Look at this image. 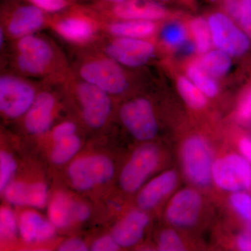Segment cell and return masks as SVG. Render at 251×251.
I'll return each instance as SVG.
<instances>
[{"label": "cell", "mask_w": 251, "mask_h": 251, "mask_svg": "<svg viewBox=\"0 0 251 251\" xmlns=\"http://www.w3.org/2000/svg\"><path fill=\"white\" fill-rule=\"evenodd\" d=\"M183 170L191 182L206 187L212 181L213 153L209 143L199 135L189 137L181 149Z\"/></svg>", "instance_id": "obj_1"}, {"label": "cell", "mask_w": 251, "mask_h": 251, "mask_svg": "<svg viewBox=\"0 0 251 251\" xmlns=\"http://www.w3.org/2000/svg\"><path fill=\"white\" fill-rule=\"evenodd\" d=\"M119 64L108 55L86 61L79 69L82 80L105 91L109 94L123 93L128 88L125 72Z\"/></svg>", "instance_id": "obj_2"}, {"label": "cell", "mask_w": 251, "mask_h": 251, "mask_svg": "<svg viewBox=\"0 0 251 251\" xmlns=\"http://www.w3.org/2000/svg\"><path fill=\"white\" fill-rule=\"evenodd\" d=\"M16 52V66L25 75L41 76L53 66V49L39 36L30 34L20 38Z\"/></svg>", "instance_id": "obj_3"}, {"label": "cell", "mask_w": 251, "mask_h": 251, "mask_svg": "<svg viewBox=\"0 0 251 251\" xmlns=\"http://www.w3.org/2000/svg\"><path fill=\"white\" fill-rule=\"evenodd\" d=\"M212 181L227 192L251 191V163L242 155L229 153L213 163Z\"/></svg>", "instance_id": "obj_4"}, {"label": "cell", "mask_w": 251, "mask_h": 251, "mask_svg": "<svg viewBox=\"0 0 251 251\" xmlns=\"http://www.w3.org/2000/svg\"><path fill=\"white\" fill-rule=\"evenodd\" d=\"M115 168L110 158L102 155H93L73 162L68 175L74 188L87 191L108 182L113 176Z\"/></svg>", "instance_id": "obj_5"}, {"label": "cell", "mask_w": 251, "mask_h": 251, "mask_svg": "<svg viewBox=\"0 0 251 251\" xmlns=\"http://www.w3.org/2000/svg\"><path fill=\"white\" fill-rule=\"evenodd\" d=\"M233 21L229 16L220 12L210 15L207 19L212 43L216 49L231 57H239L250 49L251 39Z\"/></svg>", "instance_id": "obj_6"}, {"label": "cell", "mask_w": 251, "mask_h": 251, "mask_svg": "<svg viewBox=\"0 0 251 251\" xmlns=\"http://www.w3.org/2000/svg\"><path fill=\"white\" fill-rule=\"evenodd\" d=\"M36 97L34 87L27 81L14 75H1L0 110L5 117L15 119L26 114Z\"/></svg>", "instance_id": "obj_7"}, {"label": "cell", "mask_w": 251, "mask_h": 251, "mask_svg": "<svg viewBox=\"0 0 251 251\" xmlns=\"http://www.w3.org/2000/svg\"><path fill=\"white\" fill-rule=\"evenodd\" d=\"M160 152L153 145L137 149L122 169L120 183L124 191L134 193L139 190L158 166Z\"/></svg>", "instance_id": "obj_8"}, {"label": "cell", "mask_w": 251, "mask_h": 251, "mask_svg": "<svg viewBox=\"0 0 251 251\" xmlns=\"http://www.w3.org/2000/svg\"><path fill=\"white\" fill-rule=\"evenodd\" d=\"M120 116L126 128L136 139L148 141L156 136L158 124L148 99L138 98L127 102L122 107Z\"/></svg>", "instance_id": "obj_9"}, {"label": "cell", "mask_w": 251, "mask_h": 251, "mask_svg": "<svg viewBox=\"0 0 251 251\" xmlns=\"http://www.w3.org/2000/svg\"><path fill=\"white\" fill-rule=\"evenodd\" d=\"M75 90L85 123L93 128L103 126L111 112L110 94L82 80L77 82Z\"/></svg>", "instance_id": "obj_10"}, {"label": "cell", "mask_w": 251, "mask_h": 251, "mask_svg": "<svg viewBox=\"0 0 251 251\" xmlns=\"http://www.w3.org/2000/svg\"><path fill=\"white\" fill-rule=\"evenodd\" d=\"M202 204V197L196 189L187 188L180 190L167 206L166 219L176 227H191L199 219Z\"/></svg>", "instance_id": "obj_11"}, {"label": "cell", "mask_w": 251, "mask_h": 251, "mask_svg": "<svg viewBox=\"0 0 251 251\" xmlns=\"http://www.w3.org/2000/svg\"><path fill=\"white\" fill-rule=\"evenodd\" d=\"M105 51L108 57L121 65L138 67L152 57L154 46L141 39L115 37L107 44Z\"/></svg>", "instance_id": "obj_12"}, {"label": "cell", "mask_w": 251, "mask_h": 251, "mask_svg": "<svg viewBox=\"0 0 251 251\" xmlns=\"http://www.w3.org/2000/svg\"><path fill=\"white\" fill-rule=\"evenodd\" d=\"M6 8V30L10 36L22 38L40 29L45 23V12L32 4L10 5Z\"/></svg>", "instance_id": "obj_13"}, {"label": "cell", "mask_w": 251, "mask_h": 251, "mask_svg": "<svg viewBox=\"0 0 251 251\" xmlns=\"http://www.w3.org/2000/svg\"><path fill=\"white\" fill-rule=\"evenodd\" d=\"M99 4L120 20L155 21L163 19L167 15L166 9L153 0H126L117 4Z\"/></svg>", "instance_id": "obj_14"}, {"label": "cell", "mask_w": 251, "mask_h": 251, "mask_svg": "<svg viewBox=\"0 0 251 251\" xmlns=\"http://www.w3.org/2000/svg\"><path fill=\"white\" fill-rule=\"evenodd\" d=\"M94 21L82 10L75 9L74 12L61 18L54 29L65 40L74 44H85L91 41L97 31Z\"/></svg>", "instance_id": "obj_15"}, {"label": "cell", "mask_w": 251, "mask_h": 251, "mask_svg": "<svg viewBox=\"0 0 251 251\" xmlns=\"http://www.w3.org/2000/svg\"><path fill=\"white\" fill-rule=\"evenodd\" d=\"M150 223V218L142 210L130 211L115 226L112 237L120 247H133L140 242Z\"/></svg>", "instance_id": "obj_16"}, {"label": "cell", "mask_w": 251, "mask_h": 251, "mask_svg": "<svg viewBox=\"0 0 251 251\" xmlns=\"http://www.w3.org/2000/svg\"><path fill=\"white\" fill-rule=\"evenodd\" d=\"M54 106L53 94L48 92L38 94L25 117V126L27 131L41 134L49 129L52 124Z\"/></svg>", "instance_id": "obj_17"}, {"label": "cell", "mask_w": 251, "mask_h": 251, "mask_svg": "<svg viewBox=\"0 0 251 251\" xmlns=\"http://www.w3.org/2000/svg\"><path fill=\"white\" fill-rule=\"evenodd\" d=\"M177 183L178 175L175 171L161 173L140 191L137 198L138 206L142 209H152L174 191Z\"/></svg>", "instance_id": "obj_18"}, {"label": "cell", "mask_w": 251, "mask_h": 251, "mask_svg": "<svg viewBox=\"0 0 251 251\" xmlns=\"http://www.w3.org/2000/svg\"><path fill=\"white\" fill-rule=\"evenodd\" d=\"M4 194L6 201L14 205L42 208L47 202L48 188L41 182H14L8 185Z\"/></svg>", "instance_id": "obj_19"}, {"label": "cell", "mask_w": 251, "mask_h": 251, "mask_svg": "<svg viewBox=\"0 0 251 251\" xmlns=\"http://www.w3.org/2000/svg\"><path fill=\"white\" fill-rule=\"evenodd\" d=\"M55 226L35 211H25L20 218L19 229L27 243L42 242L53 237Z\"/></svg>", "instance_id": "obj_20"}, {"label": "cell", "mask_w": 251, "mask_h": 251, "mask_svg": "<svg viewBox=\"0 0 251 251\" xmlns=\"http://www.w3.org/2000/svg\"><path fill=\"white\" fill-rule=\"evenodd\" d=\"M108 30L115 37L145 39L156 31L154 21L120 20L109 25Z\"/></svg>", "instance_id": "obj_21"}, {"label": "cell", "mask_w": 251, "mask_h": 251, "mask_svg": "<svg viewBox=\"0 0 251 251\" xmlns=\"http://www.w3.org/2000/svg\"><path fill=\"white\" fill-rule=\"evenodd\" d=\"M74 206L65 194L58 193L54 196L50 204L49 216L50 221L56 227L63 228L67 227L74 221Z\"/></svg>", "instance_id": "obj_22"}, {"label": "cell", "mask_w": 251, "mask_h": 251, "mask_svg": "<svg viewBox=\"0 0 251 251\" xmlns=\"http://www.w3.org/2000/svg\"><path fill=\"white\" fill-rule=\"evenodd\" d=\"M228 54L216 49L203 54L198 63L201 68L211 77L224 76L230 69L232 58Z\"/></svg>", "instance_id": "obj_23"}, {"label": "cell", "mask_w": 251, "mask_h": 251, "mask_svg": "<svg viewBox=\"0 0 251 251\" xmlns=\"http://www.w3.org/2000/svg\"><path fill=\"white\" fill-rule=\"evenodd\" d=\"M188 78L202 92L206 97L214 98L219 93V85L207 73L204 72L198 62L190 64L186 71Z\"/></svg>", "instance_id": "obj_24"}, {"label": "cell", "mask_w": 251, "mask_h": 251, "mask_svg": "<svg viewBox=\"0 0 251 251\" xmlns=\"http://www.w3.org/2000/svg\"><path fill=\"white\" fill-rule=\"evenodd\" d=\"M80 147L81 140L75 134L58 140L52 149L51 160L54 164H64L76 154Z\"/></svg>", "instance_id": "obj_25"}, {"label": "cell", "mask_w": 251, "mask_h": 251, "mask_svg": "<svg viewBox=\"0 0 251 251\" xmlns=\"http://www.w3.org/2000/svg\"><path fill=\"white\" fill-rule=\"evenodd\" d=\"M189 28L197 52L202 54L208 52L213 44L208 21L202 18H193L189 23Z\"/></svg>", "instance_id": "obj_26"}, {"label": "cell", "mask_w": 251, "mask_h": 251, "mask_svg": "<svg viewBox=\"0 0 251 251\" xmlns=\"http://www.w3.org/2000/svg\"><path fill=\"white\" fill-rule=\"evenodd\" d=\"M177 89L183 100L190 108L201 110L206 105V96L188 77L181 76L178 78Z\"/></svg>", "instance_id": "obj_27"}, {"label": "cell", "mask_w": 251, "mask_h": 251, "mask_svg": "<svg viewBox=\"0 0 251 251\" xmlns=\"http://www.w3.org/2000/svg\"><path fill=\"white\" fill-rule=\"evenodd\" d=\"M232 209L245 223L247 231L251 232V196L244 191L232 193L229 197Z\"/></svg>", "instance_id": "obj_28"}, {"label": "cell", "mask_w": 251, "mask_h": 251, "mask_svg": "<svg viewBox=\"0 0 251 251\" xmlns=\"http://www.w3.org/2000/svg\"><path fill=\"white\" fill-rule=\"evenodd\" d=\"M161 37L167 46L180 47L186 42L187 31L181 23H172L163 28Z\"/></svg>", "instance_id": "obj_29"}, {"label": "cell", "mask_w": 251, "mask_h": 251, "mask_svg": "<svg viewBox=\"0 0 251 251\" xmlns=\"http://www.w3.org/2000/svg\"><path fill=\"white\" fill-rule=\"evenodd\" d=\"M16 171V161L12 155L5 151L0 153V191L4 192Z\"/></svg>", "instance_id": "obj_30"}, {"label": "cell", "mask_w": 251, "mask_h": 251, "mask_svg": "<svg viewBox=\"0 0 251 251\" xmlns=\"http://www.w3.org/2000/svg\"><path fill=\"white\" fill-rule=\"evenodd\" d=\"M158 250L161 251H181L185 250L182 239L174 229L162 231L158 238Z\"/></svg>", "instance_id": "obj_31"}, {"label": "cell", "mask_w": 251, "mask_h": 251, "mask_svg": "<svg viewBox=\"0 0 251 251\" xmlns=\"http://www.w3.org/2000/svg\"><path fill=\"white\" fill-rule=\"evenodd\" d=\"M17 224L13 211L2 207L0 210V235L1 239H10L14 237Z\"/></svg>", "instance_id": "obj_32"}, {"label": "cell", "mask_w": 251, "mask_h": 251, "mask_svg": "<svg viewBox=\"0 0 251 251\" xmlns=\"http://www.w3.org/2000/svg\"><path fill=\"white\" fill-rule=\"evenodd\" d=\"M31 4L35 5L45 13H58L67 9L72 3V0H29Z\"/></svg>", "instance_id": "obj_33"}, {"label": "cell", "mask_w": 251, "mask_h": 251, "mask_svg": "<svg viewBox=\"0 0 251 251\" xmlns=\"http://www.w3.org/2000/svg\"><path fill=\"white\" fill-rule=\"evenodd\" d=\"M237 120L242 123L251 122V87L247 89L239 100L236 112Z\"/></svg>", "instance_id": "obj_34"}, {"label": "cell", "mask_w": 251, "mask_h": 251, "mask_svg": "<svg viewBox=\"0 0 251 251\" xmlns=\"http://www.w3.org/2000/svg\"><path fill=\"white\" fill-rule=\"evenodd\" d=\"M237 23L251 39V0H241L240 15Z\"/></svg>", "instance_id": "obj_35"}, {"label": "cell", "mask_w": 251, "mask_h": 251, "mask_svg": "<svg viewBox=\"0 0 251 251\" xmlns=\"http://www.w3.org/2000/svg\"><path fill=\"white\" fill-rule=\"evenodd\" d=\"M75 131H76V125L75 124L71 122H63L54 128L52 132V138L54 142H57L63 138L75 134Z\"/></svg>", "instance_id": "obj_36"}, {"label": "cell", "mask_w": 251, "mask_h": 251, "mask_svg": "<svg viewBox=\"0 0 251 251\" xmlns=\"http://www.w3.org/2000/svg\"><path fill=\"white\" fill-rule=\"evenodd\" d=\"M120 247L112 236L99 238L92 244L91 250L93 251H115L120 250Z\"/></svg>", "instance_id": "obj_37"}, {"label": "cell", "mask_w": 251, "mask_h": 251, "mask_svg": "<svg viewBox=\"0 0 251 251\" xmlns=\"http://www.w3.org/2000/svg\"><path fill=\"white\" fill-rule=\"evenodd\" d=\"M87 250L85 243L79 239H71L62 243L58 248L59 251H85Z\"/></svg>", "instance_id": "obj_38"}, {"label": "cell", "mask_w": 251, "mask_h": 251, "mask_svg": "<svg viewBox=\"0 0 251 251\" xmlns=\"http://www.w3.org/2000/svg\"><path fill=\"white\" fill-rule=\"evenodd\" d=\"M224 6L229 17L238 22L241 10V0H224Z\"/></svg>", "instance_id": "obj_39"}, {"label": "cell", "mask_w": 251, "mask_h": 251, "mask_svg": "<svg viewBox=\"0 0 251 251\" xmlns=\"http://www.w3.org/2000/svg\"><path fill=\"white\" fill-rule=\"evenodd\" d=\"M238 148L241 155L251 163V139L249 137L243 136L238 142Z\"/></svg>", "instance_id": "obj_40"}, {"label": "cell", "mask_w": 251, "mask_h": 251, "mask_svg": "<svg viewBox=\"0 0 251 251\" xmlns=\"http://www.w3.org/2000/svg\"><path fill=\"white\" fill-rule=\"evenodd\" d=\"M90 215V209L85 204L75 202L74 206V221H86Z\"/></svg>", "instance_id": "obj_41"}, {"label": "cell", "mask_w": 251, "mask_h": 251, "mask_svg": "<svg viewBox=\"0 0 251 251\" xmlns=\"http://www.w3.org/2000/svg\"><path fill=\"white\" fill-rule=\"evenodd\" d=\"M236 244L239 251H251V232L247 231L240 234L237 237Z\"/></svg>", "instance_id": "obj_42"}, {"label": "cell", "mask_w": 251, "mask_h": 251, "mask_svg": "<svg viewBox=\"0 0 251 251\" xmlns=\"http://www.w3.org/2000/svg\"><path fill=\"white\" fill-rule=\"evenodd\" d=\"M100 2L108 3V4H117V3L123 2L126 0H98Z\"/></svg>", "instance_id": "obj_43"}, {"label": "cell", "mask_w": 251, "mask_h": 251, "mask_svg": "<svg viewBox=\"0 0 251 251\" xmlns=\"http://www.w3.org/2000/svg\"><path fill=\"white\" fill-rule=\"evenodd\" d=\"M153 1H169V0H153Z\"/></svg>", "instance_id": "obj_44"}]
</instances>
